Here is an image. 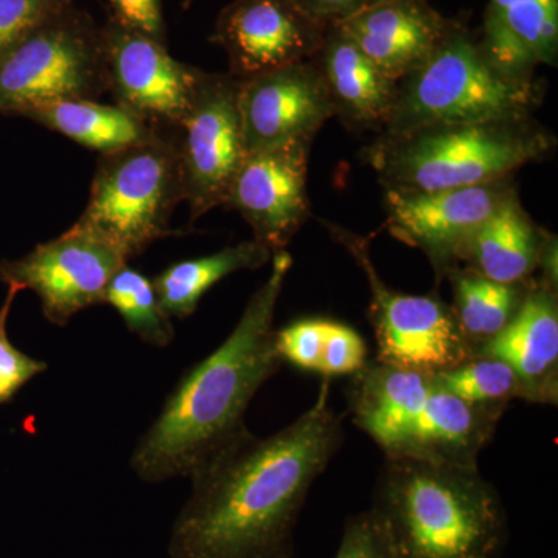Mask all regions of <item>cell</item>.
Listing matches in <instances>:
<instances>
[{
  "mask_svg": "<svg viewBox=\"0 0 558 558\" xmlns=\"http://www.w3.org/2000/svg\"><path fill=\"white\" fill-rule=\"evenodd\" d=\"M325 377L306 413L269 438L245 432L191 473L171 558L292 556L296 520L341 442V417Z\"/></svg>",
  "mask_w": 558,
  "mask_h": 558,
  "instance_id": "1",
  "label": "cell"
},
{
  "mask_svg": "<svg viewBox=\"0 0 558 558\" xmlns=\"http://www.w3.org/2000/svg\"><path fill=\"white\" fill-rule=\"evenodd\" d=\"M292 267L286 250L271 256L269 278L250 299L233 332L172 389L131 468L146 483L190 478L218 451L248 432L245 411L281 366L275 347V312Z\"/></svg>",
  "mask_w": 558,
  "mask_h": 558,
  "instance_id": "2",
  "label": "cell"
},
{
  "mask_svg": "<svg viewBox=\"0 0 558 558\" xmlns=\"http://www.w3.org/2000/svg\"><path fill=\"white\" fill-rule=\"evenodd\" d=\"M371 510L399 558H497L508 539L505 506L478 465L391 454Z\"/></svg>",
  "mask_w": 558,
  "mask_h": 558,
  "instance_id": "3",
  "label": "cell"
},
{
  "mask_svg": "<svg viewBox=\"0 0 558 558\" xmlns=\"http://www.w3.org/2000/svg\"><path fill=\"white\" fill-rule=\"evenodd\" d=\"M553 148V135L531 119L488 121L381 137L368 160L387 190L440 191L506 180Z\"/></svg>",
  "mask_w": 558,
  "mask_h": 558,
  "instance_id": "4",
  "label": "cell"
},
{
  "mask_svg": "<svg viewBox=\"0 0 558 558\" xmlns=\"http://www.w3.org/2000/svg\"><path fill=\"white\" fill-rule=\"evenodd\" d=\"M542 101L534 78H517L497 68L462 25L424 64L399 83L384 137L427 128L531 119Z\"/></svg>",
  "mask_w": 558,
  "mask_h": 558,
  "instance_id": "5",
  "label": "cell"
},
{
  "mask_svg": "<svg viewBox=\"0 0 558 558\" xmlns=\"http://www.w3.org/2000/svg\"><path fill=\"white\" fill-rule=\"evenodd\" d=\"M167 131L156 128L143 142L101 154L89 202L76 220L128 263L171 233L172 213L183 201L178 146Z\"/></svg>",
  "mask_w": 558,
  "mask_h": 558,
  "instance_id": "6",
  "label": "cell"
},
{
  "mask_svg": "<svg viewBox=\"0 0 558 558\" xmlns=\"http://www.w3.org/2000/svg\"><path fill=\"white\" fill-rule=\"evenodd\" d=\"M108 90L101 28L65 7L0 57V110L22 113L57 100H95Z\"/></svg>",
  "mask_w": 558,
  "mask_h": 558,
  "instance_id": "7",
  "label": "cell"
},
{
  "mask_svg": "<svg viewBox=\"0 0 558 558\" xmlns=\"http://www.w3.org/2000/svg\"><path fill=\"white\" fill-rule=\"evenodd\" d=\"M330 229L368 279L379 362L433 376L473 357L453 310L436 296L389 289L371 259L368 242L351 231Z\"/></svg>",
  "mask_w": 558,
  "mask_h": 558,
  "instance_id": "8",
  "label": "cell"
},
{
  "mask_svg": "<svg viewBox=\"0 0 558 558\" xmlns=\"http://www.w3.org/2000/svg\"><path fill=\"white\" fill-rule=\"evenodd\" d=\"M238 95L240 80L204 72L189 112L174 130L191 220L226 207L245 159Z\"/></svg>",
  "mask_w": 558,
  "mask_h": 558,
  "instance_id": "9",
  "label": "cell"
},
{
  "mask_svg": "<svg viewBox=\"0 0 558 558\" xmlns=\"http://www.w3.org/2000/svg\"><path fill=\"white\" fill-rule=\"evenodd\" d=\"M126 264L119 250L75 222L24 258L3 263L0 277L21 290L32 289L44 317L65 326L80 312L105 303L110 279Z\"/></svg>",
  "mask_w": 558,
  "mask_h": 558,
  "instance_id": "10",
  "label": "cell"
},
{
  "mask_svg": "<svg viewBox=\"0 0 558 558\" xmlns=\"http://www.w3.org/2000/svg\"><path fill=\"white\" fill-rule=\"evenodd\" d=\"M101 43L108 90L116 105L150 126L175 130L204 72L174 60L165 43L113 21L101 28Z\"/></svg>",
  "mask_w": 558,
  "mask_h": 558,
  "instance_id": "11",
  "label": "cell"
},
{
  "mask_svg": "<svg viewBox=\"0 0 558 558\" xmlns=\"http://www.w3.org/2000/svg\"><path fill=\"white\" fill-rule=\"evenodd\" d=\"M513 190L506 180L440 191L387 190L392 236L421 248L438 275L450 274L475 231Z\"/></svg>",
  "mask_w": 558,
  "mask_h": 558,
  "instance_id": "12",
  "label": "cell"
},
{
  "mask_svg": "<svg viewBox=\"0 0 558 558\" xmlns=\"http://www.w3.org/2000/svg\"><path fill=\"white\" fill-rule=\"evenodd\" d=\"M312 140L247 154L226 207L240 211L253 240L271 253L288 247L311 215L307 163Z\"/></svg>",
  "mask_w": 558,
  "mask_h": 558,
  "instance_id": "13",
  "label": "cell"
},
{
  "mask_svg": "<svg viewBox=\"0 0 558 558\" xmlns=\"http://www.w3.org/2000/svg\"><path fill=\"white\" fill-rule=\"evenodd\" d=\"M245 156L300 140H314L336 116L328 87L314 60L240 80Z\"/></svg>",
  "mask_w": 558,
  "mask_h": 558,
  "instance_id": "14",
  "label": "cell"
},
{
  "mask_svg": "<svg viewBox=\"0 0 558 558\" xmlns=\"http://www.w3.org/2000/svg\"><path fill=\"white\" fill-rule=\"evenodd\" d=\"M326 31L295 0H233L220 13L215 40L229 57L230 75L245 80L312 60Z\"/></svg>",
  "mask_w": 558,
  "mask_h": 558,
  "instance_id": "15",
  "label": "cell"
},
{
  "mask_svg": "<svg viewBox=\"0 0 558 558\" xmlns=\"http://www.w3.org/2000/svg\"><path fill=\"white\" fill-rule=\"evenodd\" d=\"M454 24L427 0H387L337 27L381 72L400 83L435 53Z\"/></svg>",
  "mask_w": 558,
  "mask_h": 558,
  "instance_id": "16",
  "label": "cell"
},
{
  "mask_svg": "<svg viewBox=\"0 0 558 558\" xmlns=\"http://www.w3.org/2000/svg\"><path fill=\"white\" fill-rule=\"evenodd\" d=\"M473 357L502 360L523 384L529 402L556 405L558 392V306L556 284L543 279L527 288L519 311Z\"/></svg>",
  "mask_w": 558,
  "mask_h": 558,
  "instance_id": "17",
  "label": "cell"
},
{
  "mask_svg": "<svg viewBox=\"0 0 558 558\" xmlns=\"http://www.w3.org/2000/svg\"><path fill=\"white\" fill-rule=\"evenodd\" d=\"M312 60L336 116L354 130H385L398 98V81L381 72L337 25L328 27Z\"/></svg>",
  "mask_w": 558,
  "mask_h": 558,
  "instance_id": "18",
  "label": "cell"
},
{
  "mask_svg": "<svg viewBox=\"0 0 558 558\" xmlns=\"http://www.w3.org/2000/svg\"><path fill=\"white\" fill-rule=\"evenodd\" d=\"M349 407L355 425L385 453L396 454L409 439L433 388L432 376L376 360L354 374Z\"/></svg>",
  "mask_w": 558,
  "mask_h": 558,
  "instance_id": "19",
  "label": "cell"
},
{
  "mask_svg": "<svg viewBox=\"0 0 558 558\" xmlns=\"http://www.w3.org/2000/svg\"><path fill=\"white\" fill-rule=\"evenodd\" d=\"M481 49L517 78H534L538 65H556L558 0H488Z\"/></svg>",
  "mask_w": 558,
  "mask_h": 558,
  "instance_id": "20",
  "label": "cell"
},
{
  "mask_svg": "<svg viewBox=\"0 0 558 558\" xmlns=\"http://www.w3.org/2000/svg\"><path fill=\"white\" fill-rule=\"evenodd\" d=\"M502 413L505 409L465 402L433 384L409 439L396 454L478 465L480 451L490 440Z\"/></svg>",
  "mask_w": 558,
  "mask_h": 558,
  "instance_id": "21",
  "label": "cell"
},
{
  "mask_svg": "<svg viewBox=\"0 0 558 558\" xmlns=\"http://www.w3.org/2000/svg\"><path fill=\"white\" fill-rule=\"evenodd\" d=\"M546 244L513 191L475 231L461 260L492 281L524 284L542 266Z\"/></svg>",
  "mask_w": 558,
  "mask_h": 558,
  "instance_id": "22",
  "label": "cell"
},
{
  "mask_svg": "<svg viewBox=\"0 0 558 558\" xmlns=\"http://www.w3.org/2000/svg\"><path fill=\"white\" fill-rule=\"evenodd\" d=\"M22 116L101 154L128 148L156 131L130 110L97 100L47 101L33 106Z\"/></svg>",
  "mask_w": 558,
  "mask_h": 558,
  "instance_id": "23",
  "label": "cell"
},
{
  "mask_svg": "<svg viewBox=\"0 0 558 558\" xmlns=\"http://www.w3.org/2000/svg\"><path fill=\"white\" fill-rule=\"evenodd\" d=\"M271 256L269 248L252 240L213 255L172 264L153 281L161 310L170 318H189L213 286L236 271L259 269Z\"/></svg>",
  "mask_w": 558,
  "mask_h": 558,
  "instance_id": "24",
  "label": "cell"
},
{
  "mask_svg": "<svg viewBox=\"0 0 558 558\" xmlns=\"http://www.w3.org/2000/svg\"><path fill=\"white\" fill-rule=\"evenodd\" d=\"M453 275V314L468 339L472 352L494 339L509 325L526 295L524 284H501L472 270L450 271Z\"/></svg>",
  "mask_w": 558,
  "mask_h": 558,
  "instance_id": "25",
  "label": "cell"
},
{
  "mask_svg": "<svg viewBox=\"0 0 558 558\" xmlns=\"http://www.w3.org/2000/svg\"><path fill=\"white\" fill-rule=\"evenodd\" d=\"M105 303L116 307L126 328L150 347L167 348L174 340L171 318L161 310L154 282L128 264L110 279Z\"/></svg>",
  "mask_w": 558,
  "mask_h": 558,
  "instance_id": "26",
  "label": "cell"
},
{
  "mask_svg": "<svg viewBox=\"0 0 558 558\" xmlns=\"http://www.w3.org/2000/svg\"><path fill=\"white\" fill-rule=\"evenodd\" d=\"M432 380L436 387L475 405L506 410L510 400H526L515 371L498 359L472 357L453 368L433 374Z\"/></svg>",
  "mask_w": 558,
  "mask_h": 558,
  "instance_id": "27",
  "label": "cell"
},
{
  "mask_svg": "<svg viewBox=\"0 0 558 558\" xmlns=\"http://www.w3.org/2000/svg\"><path fill=\"white\" fill-rule=\"evenodd\" d=\"M20 292L21 288L9 284V293L0 307V405L9 402L27 381L47 369V363L28 357L20 349L14 348L9 339L7 322L13 301Z\"/></svg>",
  "mask_w": 558,
  "mask_h": 558,
  "instance_id": "28",
  "label": "cell"
},
{
  "mask_svg": "<svg viewBox=\"0 0 558 558\" xmlns=\"http://www.w3.org/2000/svg\"><path fill=\"white\" fill-rule=\"evenodd\" d=\"M368 349L359 332L341 323L326 319L325 340L318 373L325 377L359 373L368 363Z\"/></svg>",
  "mask_w": 558,
  "mask_h": 558,
  "instance_id": "29",
  "label": "cell"
},
{
  "mask_svg": "<svg viewBox=\"0 0 558 558\" xmlns=\"http://www.w3.org/2000/svg\"><path fill=\"white\" fill-rule=\"evenodd\" d=\"M72 0H0V57Z\"/></svg>",
  "mask_w": 558,
  "mask_h": 558,
  "instance_id": "30",
  "label": "cell"
},
{
  "mask_svg": "<svg viewBox=\"0 0 558 558\" xmlns=\"http://www.w3.org/2000/svg\"><path fill=\"white\" fill-rule=\"evenodd\" d=\"M326 319H300L275 330V347L282 362L318 373L325 340Z\"/></svg>",
  "mask_w": 558,
  "mask_h": 558,
  "instance_id": "31",
  "label": "cell"
},
{
  "mask_svg": "<svg viewBox=\"0 0 558 558\" xmlns=\"http://www.w3.org/2000/svg\"><path fill=\"white\" fill-rule=\"evenodd\" d=\"M336 558L399 557L376 513L369 509L347 521Z\"/></svg>",
  "mask_w": 558,
  "mask_h": 558,
  "instance_id": "32",
  "label": "cell"
},
{
  "mask_svg": "<svg viewBox=\"0 0 558 558\" xmlns=\"http://www.w3.org/2000/svg\"><path fill=\"white\" fill-rule=\"evenodd\" d=\"M113 22L165 43L161 0H108Z\"/></svg>",
  "mask_w": 558,
  "mask_h": 558,
  "instance_id": "33",
  "label": "cell"
},
{
  "mask_svg": "<svg viewBox=\"0 0 558 558\" xmlns=\"http://www.w3.org/2000/svg\"><path fill=\"white\" fill-rule=\"evenodd\" d=\"M384 2L387 0H295L296 5L323 27L340 24Z\"/></svg>",
  "mask_w": 558,
  "mask_h": 558,
  "instance_id": "34",
  "label": "cell"
},
{
  "mask_svg": "<svg viewBox=\"0 0 558 558\" xmlns=\"http://www.w3.org/2000/svg\"><path fill=\"white\" fill-rule=\"evenodd\" d=\"M281 558H292V556H288V557H281Z\"/></svg>",
  "mask_w": 558,
  "mask_h": 558,
  "instance_id": "35",
  "label": "cell"
}]
</instances>
